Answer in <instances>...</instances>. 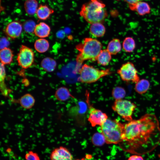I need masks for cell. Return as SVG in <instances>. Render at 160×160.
<instances>
[{
    "mask_svg": "<svg viewBox=\"0 0 160 160\" xmlns=\"http://www.w3.org/2000/svg\"><path fill=\"white\" fill-rule=\"evenodd\" d=\"M122 138L128 152L138 155L150 152L160 142L159 121L154 115L147 113L124 124Z\"/></svg>",
    "mask_w": 160,
    "mask_h": 160,
    "instance_id": "6da1fadb",
    "label": "cell"
},
{
    "mask_svg": "<svg viewBox=\"0 0 160 160\" xmlns=\"http://www.w3.org/2000/svg\"><path fill=\"white\" fill-rule=\"evenodd\" d=\"M102 45L98 40L91 38H86L76 46L79 53L76 58L75 71H78L85 60H97L98 55L102 50Z\"/></svg>",
    "mask_w": 160,
    "mask_h": 160,
    "instance_id": "7a4b0ae2",
    "label": "cell"
},
{
    "mask_svg": "<svg viewBox=\"0 0 160 160\" xmlns=\"http://www.w3.org/2000/svg\"><path fill=\"white\" fill-rule=\"evenodd\" d=\"M105 5L99 0H89L82 6L79 14L88 23H103L108 16Z\"/></svg>",
    "mask_w": 160,
    "mask_h": 160,
    "instance_id": "3957f363",
    "label": "cell"
},
{
    "mask_svg": "<svg viewBox=\"0 0 160 160\" xmlns=\"http://www.w3.org/2000/svg\"><path fill=\"white\" fill-rule=\"evenodd\" d=\"M124 124L116 120L108 119L100 126V132L104 136L106 143L117 144L123 141Z\"/></svg>",
    "mask_w": 160,
    "mask_h": 160,
    "instance_id": "277c9868",
    "label": "cell"
},
{
    "mask_svg": "<svg viewBox=\"0 0 160 160\" xmlns=\"http://www.w3.org/2000/svg\"><path fill=\"white\" fill-rule=\"evenodd\" d=\"M79 81L83 83L90 84L95 82L100 78L111 74L110 69L99 70L93 66L84 64L78 71Z\"/></svg>",
    "mask_w": 160,
    "mask_h": 160,
    "instance_id": "5b68a950",
    "label": "cell"
},
{
    "mask_svg": "<svg viewBox=\"0 0 160 160\" xmlns=\"http://www.w3.org/2000/svg\"><path fill=\"white\" fill-rule=\"evenodd\" d=\"M136 107L130 101L122 99L116 100L112 108L124 120L129 122L133 120L132 115Z\"/></svg>",
    "mask_w": 160,
    "mask_h": 160,
    "instance_id": "8992f818",
    "label": "cell"
},
{
    "mask_svg": "<svg viewBox=\"0 0 160 160\" xmlns=\"http://www.w3.org/2000/svg\"><path fill=\"white\" fill-rule=\"evenodd\" d=\"M117 73L124 81L136 83L140 80L137 71L131 62H128L123 64Z\"/></svg>",
    "mask_w": 160,
    "mask_h": 160,
    "instance_id": "52a82bcc",
    "label": "cell"
},
{
    "mask_svg": "<svg viewBox=\"0 0 160 160\" xmlns=\"http://www.w3.org/2000/svg\"><path fill=\"white\" fill-rule=\"evenodd\" d=\"M17 60L18 65L24 69L30 67L34 60V53L30 48L22 45L17 54Z\"/></svg>",
    "mask_w": 160,
    "mask_h": 160,
    "instance_id": "ba28073f",
    "label": "cell"
},
{
    "mask_svg": "<svg viewBox=\"0 0 160 160\" xmlns=\"http://www.w3.org/2000/svg\"><path fill=\"white\" fill-rule=\"evenodd\" d=\"M89 114L88 119L92 127L101 126L108 119L106 114L101 110L89 106Z\"/></svg>",
    "mask_w": 160,
    "mask_h": 160,
    "instance_id": "9c48e42d",
    "label": "cell"
},
{
    "mask_svg": "<svg viewBox=\"0 0 160 160\" xmlns=\"http://www.w3.org/2000/svg\"><path fill=\"white\" fill-rule=\"evenodd\" d=\"M23 29V25L19 21H15L7 24L5 28L4 32L7 36L14 39L20 36Z\"/></svg>",
    "mask_w": 160,
    "mask_h": 160,
    "instance_id": "30bf717a",
    "label": "cell"
},
{
    "mask_svg": "<svg viewBox=\"0 0 160 160\" xmlns=\"http://www.w3.org/2000/svg\"><path fill=\"white\" fill-rule=\"evenodd\" d=\"M51 160H73V156L66 148L60 146L54 149L50 155Z\"/></svg>",
    "mask_w": 160,
    "mask_h": 160,
    "instance_id": "8fae6325",
    "label": "cell"
},
{
    "mask_svg": "<svg viewBox=\"0 0 160 160\" xmlns=\"http://www.w3.org/2000/svg\"><path fill=\"white\" fill-rule=\"evenodd\" d=\"M50 31V27L46 23L41 22L36 25L34 33L40 38H44L49 36Z\"/></svg>",
    "mask_w": 160,
    "mask_h": 160,
    "instance_id": "7c38bea8",
    "label": "cell"
},
{
    "mask_svg": "<svg viewBox=\"0 0 160 160\" xmlns=\"http://www.w3.org/2000/svg\"><path fill=\"white\" fill-rule=\"evenodd\" d=\"M54 10L45 4H41L36 11L37 18L40 20H46L49 19L54 12Z\"/></svg>",
    "mask_w": 160,
    "mask_h": 160,
    "instance_id": "4fadbf2b",
    "label": "cell"
},
{
    "mask_svg": "<svg viewBox=\"0 0 160 160\" xmlns=\"http://www.w3.org/2000/svg\"><path fill=\"white\" fill-rule=\"evenodd\" d=\"M14 56L13 51L9 48L5 47L1 49V63L4 65L10 64L13 61Z\"/></svg>",
    "mask_w": 160,
    "mask_h": 160,
    "instance_id": "5bb4252c",
    "label": "cell"
},
{
    "mask_svg": "<svg viewBox=\"0 0 160 160\" xmlns=\"http://www.w3.org/2000/svg\"><path fill=\"white\" fill-rule=\"evenodd\" d=\"M131 9L136 11L139 15L143 16L150 13L151 8L148 4L142 1L136 3Z\"/></svg>",
    "mask_w": 160,
    "mask_h": 160,
    "instance_id": "9a60e30c",
    "label": "cell"
},
{
    "mask_svg": "<svg viewBox=\"0 0 160 160\" xmlns=\"http://www.w3.org/2000/svg\"><path fill=\"white\" fill-rule=\"evenodd\" d=\"M19 103L23 108L26 109H30L34 105L35 100L31 94H26L20 98Z\"/></svg>",
    "mask_w": 160,
    "mask_h": 160,
    "instance_id": "2e32d148",
    "label": "cell"
},
{
    "mask_svg": "<svg viewBox=\"0 0 160 160\" xmlns=\"http://www.w3.org/2000/svg\"><path fill=\"white\" fill-rule=\"evenodd\" d=\"M90 33L94 36L100 37L105 32V28L102 23H96L91 24L89 28Z\"/></svg>",
    "mask_w": 160,
    "mask_h": 160,
    "instance_id": "e0dca14e",
    "label": "cell"
},
{
    "mask_svg": "<svg viewBox=\"0 0 160 160\" xmlns=\"http://www.w3.org/2000/svg\"><path fill=\"white\" fill-rule=\"evenodd\" d=\"M57 65L56 61L52 58L49 57L44 58L41 63L42 68L48 72L53 71L55 70Z\"/></svg>",
    "mask_w": 160,
    "mask_h": 160,
    "instance_id": "ac0fdd59",
    "label": "cell"
},
{
    "mask_svg": "<svg viewBox=\"0 0 160 160\" xmlns=\"http://www.w3.org/2000/svg\"><path fill=\"white\" fill-rule=\"evenodd\" d=\"M38 7V2L37 0H26L24 4L25 11L29 15L36 14Z\"/></svg>",
    "mask_w": 160,
    "mask_h": 160,
    "instance_id": "d6986e66",
    "label": "cell"
},
{
    "mask_svg": "<svg viewBox=\"0 0 160 160\" xmlns=\"http://www.w3.org/2000/svg\"><path fill=\"white\" fill-rule=\"evenodd\" d=\"M34 47L37 52L44 53L47 51L49 47V41L44 38H40L36 40L34 44Z\"/></svg>",
    "mask_w": 160,
    "mask_h": 160,
    "instance_id": "ffe728a7",
    "label": "cell"
},
{
    "mask_svg": "<svg viewBox=\"0 0 160 160\" xmlns=\"http://www.w3.org/2000/svg\"><path fill=\"white\" fill-rule=\"evenodd\" d=\"M111 55L107 49L102 50L97 58L98 63L104 66L108 65L111 60Z\"/></svg>",
    "mask_w": 160,
    "mask_h": 160,
    "instance_id": "44dd1931",
    "label": "cell"
},
{
    "mask_svg": "<svg viewBox=\"0 0 160 160\" xmlns=\"http://www.w3.org/2000/svg\"><path fill=\"white\" fill-rule=\"evenodd\" d=\"M55 96L57 100L61 101H65L72 97L68 89L64 87H60L56 90Z\"/></svg>",
    "mask_w": 160,
    "mask_h": 160,
    "instance_id": "7402d4cb",
    "label": "cell"
},
{
    "mask_svg": "<svg viewBox=\"0 0 160 160\" xmlns=\"http://www.w3.org/2000/svg\"><path fill=\"white\" fill-rule=\"evenodd\" d=\"M121 49V45L119 39H113L108 43L107 49L111 55H116L119 52Z\"/></svg>",
    "mask_w": 160,
    "mask_h": 160,
    "instance_id": "603a6c76",
    "label": "cell"
},
{
    "mask_svg": "<svg viewBox=\"0 0 160 160\" xmlns=\"http://www.w3.org/2000/svg\"><path fill=\"white\" fill-rule=\"evenodd\" d=\"M150 86L149 81L145 79L140 80L135 83V89L138 94L142 95L146 93Z\"/></svg>",
    "mask_w": 160,
    "mask_h": 160,
    "instance_id": "cb8c5ba5",
    "label": "cell"
},
{
    "mask_svg": "<svg viewBox=\"0 0 160 160\" xmlns=\"http://www.w3.org/2000/svg\"><path fill=\"white\" fill-rule=\"evenodd\" d=\"M122 47L123 49L126 52H132L136 47V44L134 39L130 37H126L123 41Z\"/></svg>",
    "mask_w": 160,
    "mask_h": 160,
    "instance_id": "d4e9b609",
    "label": "cell"
},
{
    "mask_svg": "<svg viewBox=\"0 0 160 160\" xmlns=\"http://www.w3.org/2000/svg\"><path fill=\"white\" fill-rule=\"evenodd\" d=\"M126 94L125 90L121 87H114L112 91V96L116 100L123 99Z\"/></svg>",
    "mask_w": 160,
    "mask_h": 160,
    "instance_id": "484cf974",
    "label": "cell"
},
{
    "mask_svg": "<svg viewBox=\"0 0 160 160\" xmlns=\"http://www.w3.org/2000/svg\"><path fill=\"white\" fill-rule=\"evenodd\" d=\"M92 143L97 146H102L105 143L104 136L100 133H96L94 134L92 138Z\"/></svg>",
    "mask_w": 160,
    "mask_h": 160,
    "instance_id": "4316f807",
    "label": "cell"
},
{
    "mask_svg": "<svg viewBox=\"0 0 160 160\" xmlns=\"http://www.w3.org/2000/svg\"><path fill=\"white\" fill-rule=\"evenodd\" d=\"M36 25L33 20H28L23 23V28L26 33H34Z\"/></svg>",
    "mask_w": 160,
    "mask_h": 160,
    "instance_id": "83f0119b",
    "label": "cell"
},
{
    "mask_svg": "<svg viewBox=\"0 0 160 160\" xmlns=\"http://www.w3.org/2000/svg\"><path fill=\"white\" fill-rule=\"evenodd\" d=\"M25 160H40L37 153L32 151H29L25 156Z\"/></svg>",
    "mask_w": 160,
    "mask_h": 160,
    "instance_id": "f1b7e54d",
    "label": "cell"
},
{
    "mask_svg": "<svg viewBox=\"0 0 160 160\" xmlns=\"http://www.w3.org/2000/svg\"><path fill=\"white\" fill-rule=\"evenodd\" d=\"M9 43L7 39L5 37H2L0 39L1 49L7 47Z\"/></svg>",
    "mask_w": 160,
    "mask_h": 160,
    "instance_id": "f546056e",
    "label": "cell"
},
{
    "mask_svg": "<svg viewBox=\"0 0 160 160\" xmlns=\"http://www.w3.org/2000/svg\"><path fill=\"white\" fill-rule=\"evenodd\" d=\"M126 2L129 6L130 9H131L138 2L142 1L143 0H123Z\"/></svg>",
    "mask_w": 160,
    "mask_h": 160,
    "instance_id": "4dcf8cb0",
    "label": "cell"
},
{
    "mask_svg": "<svg viewBox=\"0 0 160 160\" xmlns=\"http://www.w3.org/2000/svg\"><path fill=\"white\" fill-rule=\"evenodd\" d=\"M128 160H144V159L141 156L135 154L130 156Z\"/></svg>",
    "mask_w": 160,
    "mask_h": 160,
    "instance_id": "1f68e13d",
    "label": "cell"
},
{
    "mask_svg": "<svg viewBox=\"0 0 160 160\" xmlns=\"http://www.w3.org/2000/svg\"><path fill=\"white\" fill-rule=\"evenodd\" d=\"M74 160H86L84 158H82L81 159H75Z\"/></svg>",
    "mask_w": 160,
    "mask_h": 160,
    "instance_id": "d6a6232c",
    "label": "cell"
}]
</instances>
